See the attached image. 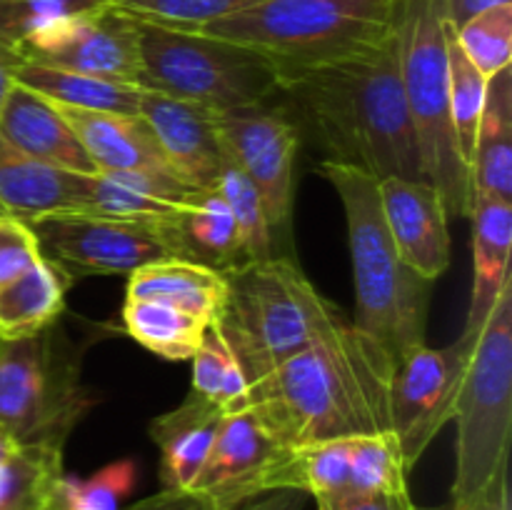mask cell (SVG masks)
<instances>
[{
    "instance_id": "cell-9",
    "label": "cell",
    "mask_w": 512,
    "mask_h": 510,
    "mask_svg": "<svg viewBox=\"0 0 512 510\" xmlns=\"http://www.w3.org/2000/svg\"><path fill=\"white\" fill-rule=\"evenodd\" d=\"M93 403L55 325L33 338H0V425L15 443L65 448Z\"/></svg>"
},
{
    "instance_id": "cell-38",
    "label": "cell",
    "mask_w": 512,
    "mask_h": 510,
    "mask_svg": "<svg viewBox=\"0 0 512 510\" xmlns=\"http://www.w3.org/2000/svg\"><path fill=\"white\" fill-rule=\"evenodd\" d=\"M318 510H410V488L385 490V493H343L315 500Z\"/></svg>"
},
{
    "instance_id": "cell-32",
    "label": "cell",
    "mask_w": 512,
    "mask_h": 510,
    "mask_svg": "<svg viewBox=\"0 0 512 510\" xmlns=\"http://www.w3.org/2000/svg\"><path fill=\"white\" fill-rule=\"evenodd\" d=\"M448 68H450V115H453V128L458 135L460 153L470 168V155H473L475 135H478L480 115L485 105V90L488 78L470 63L463 50L455 43L453 25H450L448 40Z\"/></svg>"
},
{
    "instance_id": "cell-13",
    "label": "cell",
    "mask_w": 512,
    "mask_h": 510,
    "mask_svg": "<svg viewBox=\"0 0 512 510\" xmlns=\"http://www.w3.org/2000/svg\"><path fill=\"white\" fill-rule=\"evenodd\" d=\"M18 60L133 83L140 80L138 18L110 3L93 13L65 18L30 35L18 50Z\"/></svg>"
},
{
    "instance_id": "cell-42",
    "label": "cell",
    "mask_w": 512,
    "mask_h": 510,
    "mask_svg": "<svg viewBox=\"0 0 512 510\" xmlns=\"http://www.w3.org/2000/svg\"><path fill=\"white\" fill-rule=\"evenodd\" d=\"M15 63H18V55L5 48V45H0V108H3L5 95H8L10 85H13Z\"/></svg>"
},
{
    "instance_id": "cell-1",
    "label": "cell",
    "mask_w": 512,
    "mask_h": 510,
    "mask_svg": "<svg viewBox=\"0 0 512 510\" xmlns=\"http://www.w3.org/2000/svg\"><path fill=\"white\" fill-rule=\"evenodd\" d=\"M393 358L343 313L250 388V408L283 448L390 433Z\"/></svg>"
},
{
    "instance_id": "cell-37",
    "label": "cell",
    "mask_w": 512,
    "mask_h": 510,
    "mask_svg": "<svg viewBox=\"0 0 512 510\" xmlns=\"http://www.w3.org/2000/svg\"><path fill=\"white\" fill-rule=\"evenodd\" d=\"M40 255L33 228L18 218L0 215V285L30 268Z\"/></svg>"
},
{
    "instance_id": "cell-28",
    "label": "cell",
    "mask_w": 512,
    "mask_h": 510,
    "mask_svg": "<svg viewBox=\"0 0 512 510\" xmlns=\"http://www.w3.org/2000/svg\"><path fill=\"white\" fill-rule=\"evenodd\" d=\"M123 325L133 340L165 360H190L210 328L205 320L158 303V300L125 298Z\"/></svg>"
},
{
    "instance_id": "cell-15",
    "label": "cell",
    "mask_w": 512,
    "mask_h": 510,
    "mask_svg": "<svg viewBox=\"0 0 512 510\" xmlns=\"http://www.w3.org/2000/svg\"><path fill=\"white\" fill-rule=\"evenodd\" d=\"M283 445L265 430L253 408L225 415L193 488L213 510H238L268 493V473Z\"/></svg>"
},
{
    "instance_id": "cell-12",
    "label": "cell",
    "mask_w": 512,
    "mask_h": 510,
    "mask_svg": "<svg viewBox=\"0 0 512 510\" xmlns=\"http://www.w3.org/2000/svg\"><path fill=\"white\" fill-rule=\"evenodd\" d=\"M33 233L40 253L65 270L80 275H125L158 260L173 258L158 225L143 220L105 218L93 213H55L35 220Z\"/></svg>"
},
{
    "instance_id": "cell-43",
    "label": "cell",
    "mask_w": 512,
    "mask_h": 510,
    "mask_svg": "<svg viewBox=\"0 0 512 510\" xmlns=\"http://www.w3.org/2000/svg\"><path fill=\"white\" fill-rule=\"evenodd\" d=\"M15 448H18L15 438L8 433V430L3 428V425H0V468H3V463H5V460H8V455L13 453Z\"/></svg>"
},
{
    "instance_id": "cell-24",
    "label": "cell",
    "mask_w": 512,
    "mask_h": 510,
    "mask_svg": "<svg viewBox=\"0 0 512 510\" xmlns=\"http://www.w3.org/2000/svg\"><path fill=\"white\" fill-rule=\"evenodd\" d=\"M470 188L475 198L512 203V70L488 78L483 115L470 155Z\"/></svg>"
},
{
    "instance_id": "cell-11",
    "label": "cell",
    "mask_w": 512,
    "mask_h": 510,
    "mask_svg": "<svg viewBox=\"0 0 512 510\" xmlns=\"http://www.w3.org/2000/svg\"><path fill=\"white\" fill-rule=\"evenodd\" d=\"M475 340L460 333L445 348L423 343L393 365L388 385L390 433L398 440L408 470L415 468L428 445L453 420Z\"/></svg>"
},
{
    "instance_id": "cell-45",
    "label": "cell",
    "mask_w": 512,
    "mask_h": 510,
    "mask_svg": "<svg viewBox=\"0 0 512 510\" xmlns=\"http://www.w3.org/2000/svg\"><path fill=\"white\" fill-rule=\"evenodd\" d=\"M410 510H418V508H415V505H413V508H410Z\"/></svg>"
},
{
    "instance_id": "cell-25",
    "label": "cell",
    "mask_w": 512,
    "mask_h": 510,
    "mask_svg": "<svg viewBox=\"0 0 512 510\" xmlns=\"http://www.w3.org/2000/svg\"><path fill=\"white\" fill-rule=\"evenodd\" d=\"M70 278L60 265L40 255L30 268L0 285V338H33L58 323Z\"/></svg>"
},
{
    "instance_id": "cell-33",
    "label": "cell",
    "mask_w": 512,
    "mask_h": 510,
    "mask_svg": "<svg viewBox=\"0 0 512 510\" xmlns=\"http://www.w3.org/2000/svg\"><path fill=\"white\" fill-rule=\"evenodd\" d=\"M455 43L465 58L485 75L493 78L510 68L512 60V3L475 15L460 28H453Z\"/></svg>"
},
{
    "instance_id": "cell-16",
    "label": "cell",
    "mask_w": 512,
    "mask_h": 510,
    "mask_svg": "<svg viewBox=\"0 0 512 510\" xmlns=\"http://www.w3.org/2000/svg\"><path fill=\"white\" fill-rule=\"evenodd\" d=\"M138 115L153 133L155 145L175 178L193 190H210L218 185L225 148L213 110L143 90Z\"/></svg>"
},
{
    "instance_id": "cell-34",
    "label": "cell",
    "mask_w": 512,
    "mask_h": 510,
    "mask_svg": "<svg viewBox=\"0 0 512 510\" xmlns=\"http://www.w3.org/2000/svg\"><path fill=\"white\" fill-rule=\"evenodd\" d=\"M110 3L113 0H0V45L15 53L38 30Z\"/></svg>"
},
{
    "instance_id": "cell-20",
    "label": "cell",
    "mask_w": 512,
    "mask_h": 510,
    "mask_svg": "<svg viewBox=\"0 0 512 510\" xmlns=\"http://www.w3.org/2000/svg\"><path fill=\"white\" fill-rule=\"evenodd\" d=\"M223 410L190 390L178 408L158 415L148 433L160 448V483L170 490H190L223 423Z\"/></svg>"
},
{
    "instance_id": "cell-6",
    "label": "cell",
    "mask_w": 512,
    "mask_h": 510,
    "mask_svg": "<svg viewBox=\"0 0 512 510\" xmlns=\"http://www.w3.org/2000/svg\"><path fill=\"white\" fill-rule=\"evenodd\" d=\"M393 35L425 180L443 195L448 218H468L473 188L450 115V23L443 0H395Z\"/></svg>"
},
{
    "instance_id": "cell-21",
    "label": "cell",
    "mask_w": 512,
    "mask_h": 510,
    "mask_svg": "<svg viewBox=\"0 0 512 510\" xmlns=\"http://www.w3.org/2000/svg\"><path fill=\"white\" fill-rule=\"evenodd\" d=\"M80 173L35 160L0 138V215L33 225L80 205Z\"/></svg>"
},
{
    "instance_id": "cell-26",
    "label": "cell",
    "mask_w": 512,
    "mask_h": 510,
    "mask_svg": "<svg viewBox=\"0 0 512 510\" xmlns=\"http://www.w3.org/2000/svg\"><path fill=\"white\" fill-rule=\"evenodd\" d=\"M125 298L158 300L213 325L225 303V275L190 260L165 258L130 273Z\"/></svg>"
},
{
    "instance_id": "cell-39",
    "label": "cell",
    "mask_w": 512,
    "mask_h": 510,
    "mask_svg": "<svg viewBox=\"0 0 512 510\" xmlns=\"http://www.w3.org/2000/svg\"><path fill=\"white\" fill-rule=\"evenodd\" d=\"M125 510H213V505L195 490L163 488L160 493L148 495Z\"/></svg>"
},
{
    "instance_id": "cell-2",
    "label": "cell",
    "mask_w": 512,
    "mask_h": 510,
    "mask_svg": "<svg viewBox=\"0 0 512 510\" xmlns=\"http://www.w3.org/2000/svg\"><path fill=\"white\" fill-rule=\"evenodd\" d=\"M278 95L328 150V160L373 178L425 180L400 83L395 35L378 50L280 78Z\"/></svg>"
},
{
    "instance_id": "cell-18",
    "label": "cell",
    "mask_w": 512,
    "mask_h": 510,
    "mask_svg": "<svg viewBox=\"0 0 512 510\" xmlns=\"http://www.w3.org/2000/svg\"><path fill=\"white\" fill-rule=\"evenodd\" d=\"M0 138L20 153L80 175L98 173L63 115L48 98L15 83L0 108Z\"/></svg>"
},
{
    "instance_id": "cell-35",
    "label": "cell",
    "mask_w": 512,
    "mask_h": 510,
    "mask_svg": "<svg viewBox=\"0 0 512 510\" xmlns=\"http://www.w3.org/2000/svg\"><path fill=\"white\" fill-rule=\"evenodd\" d=\"M138 20L178 30H200L210 23L238 15L260 0H113Z\"/></svg>"
},
{
    "instance_id": "cell-4",
    "label": "cell",
    "mask_w": 512,
    "mask_h": 510,
    "mask_svg": "<svg viewBox=\"0 0 512 510\" xmlns=\"http://www.w3.org/2000/svg\"><path fill=\"white\" fill-rule=\"evenodd\" d=\"M338 315L293 260L270 255L225 273V303L213 325L253 388Z\"/></svg>"
},
{
    "instance_id": "cell-5",
    "label": "cell",
    "mask_w": 512,
    "mask_h": 510,
    "mask_svg": "<svg viewBox=\"0 0 512 510\" xmlns=\"http://www.w3.org/2000/svg\"><path fill=\"white\" fill-rule=\"evenodd\" d=\"M393 23L395 0H260L195 33L248 45L285 78L383 48Z\"/></svg>"
},
{
    "instance_id": "cell-8",
    "label": "cell",
    "mask_w": 512,
    "mask_h": 510,
    "mask_svg": "<svg viewBox=\"0 0 512 510\" xmlns=\"http://www.w3.org/2000/svg\"><path fill=\"white\" fill-rule=\"evenodd\" d=\"M143 90L203 105L213 113L268 103L278 95V68L248 45L195 30L138 20Z\"/></svg>"
},
{
    "instance_id": "cell-22",
    "label": "cell",
    "mask_w": 512,
    "mask_h": 510,
    "mask_svg": "<svg viewBox=\"0 0 512 510\" xmlns=\"http://www.w3.org/2000/svg\"><path fill=\"white\" fill-rule=\"evenodd\" d=\"M468 218H473V290L463 335L478 338L500 293L512 280V203L475 198Z\"/></svg>"
},
{
    "instance_id": "cell-7",
    "label": "cell",
    "mask_w": 512,
    "mask_h": 510,
    "mask_svg": "<svg viewBox=\"0 0 512 510\" xmlns=\"http://www.w3.org/2000/svg\"><path fill=\"white\" fill-rule=\"evenodd\" d=\"M458 465L450 503H465L508 478L512 435V280L470 353L455 400Z\"/></svg>"
},
{
    "instance_id": "cell-41",
    "label": "cell",
    "mask_w": 512,
    "mask_h": 510,
    "mask_svg": "<svg viewBox=\"0 0 512 510\" xmlns=\"http://www.w3.org/2000/svg\"><path fill=\"white\" fill-rule=\"evenodd\" d=\"M512 0H443L445 15H448V23L453 28H460L463 23H468L475 15L485 13V10H493L498 5H508Z\"/></svg>"
},
{
    "instance_id": "cell-44",
    "label": "cell",
    "mask_w": 512,
    "mask_h": 510,
    "mask_svg": "<svg viewBox=\"0 0 512 510\" xmlns=\"http://www.w3.org/2000/svg\"><path fill=\"white\" fill-rule=\"evenodd\" d=\"M48 510H65V508H60V505H55V503H50V505H48Z\"/></svg>"
},
{
    "instance_id": "cell-29",
    "label": "cell",
    "mask_w": 512,
    "mask_h": 510,
    "mask_svg": "<svg viewBox=\"0 0 512 510\" xmlns=\"http://www.w3.org/2000/svg\"><path fill=\"white\" fill-rule=\"evenodd\" d=\"M58 445H18L0 468V510H48L65 478Z\"/></svg>"
},
{
    "instance_id": "cell-3",
    "label": "cell",
    "mask_w": 512,
    "mask_h": 510,
    "mask_svg": "<svg viewBox=\"0 0 512 510\" xmlns=\"http://www.w3.org/2000/svg\"><path fill=\"white\" fill-rule=\"evenodd\" d=\"M318 170L340 195L348 223L355 275L350 323L398 363L408 350L425 343L433 283L400 258L380 208L378 178L328 158Z\"/></svg>"
},
{
    "instance_id": "cell-23",
    "label": "cell",
    "mask_w": 512,
    "mask_h": 510,
    "mask_svg": "<svg viewBox=\"0 0 512 510\" xmlns=\"http://www.w3.org/2000/svg\"><path fill=\"white\" fill-rule=\"evenodd\" d=\"M58 113L78 135L80 145L95 170L113 173V170H170L155 145L153 133L140 115L103 113V110H83L58 105ZM173 173V170H170Z\"/></svg>"
},
{
    "instance_id": "cell-19",
    "label": "cell",
    "mask_w": 512,
    "mask_h": 510,
    "mask_svg": "<svg viewBox=\"0 0 512 510\" xmlns=\"http://www.w3.org/2000/svg\"><path fill=\"white\" fill-rule=\"evenodd\" d=\"M155 225L173 258L205 265L223 275L248 260L238 223L218 188L198 190L173 218Z\"/></svg>"
},
{
    "instance_id": "cell-40",
    "label": "cell",
    "mask_w": 512,
    "mask_h": 510,
    "mask_svg": "<svg viewBox=\"0 0 512 510\" xmlns=\"http://www.w3.org/2000/svg\"><path fill=\"white\" fill-rule=\"evenodd\" d=\"M308 495L298 490H270V493L258 495L250 503L238 510H303Z\"/></svg>"
},
{
    "instance_id": "cell-30",
    "label": "cell",
    "mask_w": 512,
    "mask_h": 510,
    "mask_svg": "<svg viewBox=\"0 0 512 510\" xmlns=\"http://www.w3.org/2000/svg\"><path fill=\"white\" fill-rule=\"evenodd\" d=\"M190 360H193V383H190L193 393L218 405L223 415L250 408L248 380L215 325L205 330L203 340Z\"/></svg>"
},
{
    "instance_id": "cell-17",
    "label": "cell",
    "mask_w": 512,
    "mask_h": 510,
    "mask_svg": "<svg viewBox=\"0 0 512 510\" xmlns=\"http://www.w3.org/2000/svg\"><path fill=\"white\" fill-rule=\"evenodd\" d=\"M380 208L400 258L435 283L450 265V230L445 200L428 180H378Z\"/></svg>"
},
{
    "instance_id": "cell-10",
    "label": "cell",
    "mask_w": 512,
    "mask_h": 510,
    "mask_svg": "<svg viewBox=\"0 0 512 510\" xmlns=\"http://www.w3.org/2000/svg\"><path fill=\"white\" fill-rule=\"evenodd\" d=\"M408 465L393 433L345 435L283 448L265 488L298 490L313 500L343 493L408 488Z\"/></svg>"
},
{
    "instance_id": "cell-36",
    "label": "cell",
    "mask_w": 512,
    "mask_h": 510,
    "mask_svg": "<svg viewBox=\"0 0 512 510\" xmlns=\"http://www.w3.org/2000/svg\"><path fill=\"white\" fill-rule=\"evenodd\" d=\"M135 468L130 460L108 465L90 478L60 480L50 503L65 510H120V500L133 488Z\"/></svg>"
},
{
    "instance_id": "cell-14",
    "label": "cell",
    "mask_w": 512,
    "mask_h": 510,
    "mask_svg": "<svg viewBox=\"0 0 512 510\" xmlns=\"http://www.w3.org/2000/svg\"><path fill=\"white\" fill-rule=\"evenodd\" d=\"M225 153L263 198L270 230L288 228L293 215V168L300 128L288 108L268 103L215 113Z\"/></svg>"
},
{
    "instance_id": "cell-27",
    "label": "cell",
    "mask_w": 512,
    "mask_h": 510,
    "mask_svg": "<svg viewBox=\"0 0 512 510\" xmlns=\"http://www.w3.org/2000/svg\"><path fill=\"white\" fill-rule=\"evenodd\" d=\"M13 80L40 93L50 103L83 110H103V113L138 115L140 95H143L140 85L70 73V70L45 68V65L25 63V60L15 63Z\"/></svg>"
},
{
    "instance_id": "cell-31",
    "label": "cell",
    "mask_w": 512,
    "mask_h": 510,
    "mask_svg": "<svg viewBox=\"0 0 512 510\" xmlns=\"http://www.w3.org/2000/svg\"><path fill=\"white\" fill-rule=\"evenodd\" d=\"M215 188L220 190L223 200L228 203L230 213H233L235 223H238L245 258L263 260L275 255V238L273 230H270L268 215H265L263 198H260L258 188L250 183L248 175L230 160L228 153H225L223 170H220V178Z\"/></svg>"
}]
</instances>
